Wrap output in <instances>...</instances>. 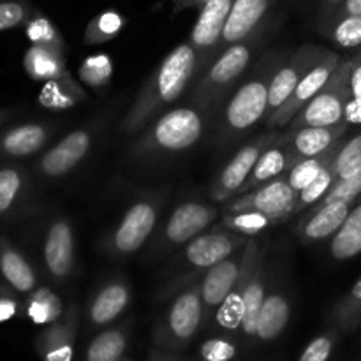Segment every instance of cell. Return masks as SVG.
Here are the masks:
<instances>
[{
    "label": "cell",
    "mask_w": 361,
    "mask_h": 361,
    "mask_svg": "<svg viewBox=\"0 0 361 361\" xmlns=\"http://www.w3.org/2000/svg\"><path fill=\"white\" fill-rule=\"evenodd\" d=\"M334 317L344 330H351L361 321V277L355 282L348 295L337 303Z\"/></svg>",
    "instance_id": "60d3db41"
},
{
    "label": "cell",
    "mask_w": 361,
    "mask_h": 361,
    "mask_svg": "<svg viewBox=\"0 0 361 361\" xmlns=\"http://www.w3.org/2000/svg\"><path fill=\"white\" fill-rule=\"evenodd\" d=\"M361 254V204L353 207L348 219L330 238V256L335 261H348Z\"/></svg>",
    "instance_id": "83f0119b"
},
{
    "label": "cell",
    "mask_w": 361,
    "mask_h": 361,
    "mask_svg": "<svg viewBox=\"0 0 361 361\" xmlns=\"http://www.w3.org/2000/svg\"><path fill=\"white\" fill-rule=\"evenodd\" d=\"M353 14H361V0H344V2H342L341 6L331 13V16L321 25V30H324L328 25L334 23V21L338 20V18L353 16Z\"/></svg>",
    "instance_id": "681fc988"
},
{
    "label": "cell",
    "mask_w": 361,
    "mask_h": 361,
    "mask_svg": "<svg viewBox=\"0 0 361 361\" xmlns=\"http://www.w3.org/2000/svg\"><path fill=\"white\" fill-rule=\"evenodd\" d=\"M324 51H326V48H321V46L303 44L300 48H296L293 53H289L288 59L281 63V67L275 73L274 80H271L270 95H268L267 118L270 115H274L291 97V94L298 87L300 81L303 80V76L319 62Z\"/></svg>",
    "instance_id": "4fadbf2b"
},
{
    "label": "cell",
    "mask_w": 361,
    "mask_h": 361,
    "mask_svg": "<svg viewBox=\"0 0 361 361\" xmlns=\"http://www.w3.org/2000/svg\"><path fill=\"white\" fill-rule=\"evenodd\" d=\"M323 32L341 48H361V14L338 18L334 23L328 25Z\"/></svg>",
    "instance_id": "d590c367"
},
{
    "label": "cell",
    "mask_w": 361,
    "mask_h": 361,
    "mask_svg": "<svg viewBox=\"0 0 361 361\" xmlns=\"http://www.w3.org/2000/svg\"><path fill=\"white\" fill-rule=\"evenodd\" d=\"M126 25V20L120 13L116 11H104V13L97 14V16L92 18V21L88 23L87 30L83 34L85 44L95 46L102 44V42H108L111 39H115L120 34V30Z\"/></svg>",
    "instance_id": "1f68e13d"
},
{
    "label": "cell",
    "mask_w": 361,
    "mask_h": 361,
    "mask_svg": "<svg viewBox=\"0 0 361 361\" xmlns=\"http://www.w3.org/2000/svg\"><path fill=\"white\" fill-rule=\"evenodd\" d=\"M162 208V197L148 196L130 204L116 228L104 240V250L109 256L126 257L145 245L157 226Z\"/></svg>",
    "instance_id": "52a82bcc"
},
{
    "label": "cell",
    "mask_w": 361,
    "mask_h": 361,
    "mask_svg": "<svg viewBox=\"0 0 361 361\" xmlns=\"http://www.w3.org/2000/svg\"><path fill=\"white\" fill-rule=\"evenodd\" d=\"M21 178L16 169H2L0 171V214L7 212L20 192Z\"/></svg>",
    "instance_id": "ee69618b"
},
{
    "label": "cell",
    "mask_w": 361,
    "mask_h": 361,
    "mask_svg": "<svg viewBox=\"0 0 361 361\" xmlns=\"http://www.w3.org/2000/svg\"><path fill=\"white\" fill-rule=\"evenodd\" d=\"M27 35L28 39H30L32 44L48 46V48L66 51V42H63L59 28H56L48 18L42 16V14H35V16L28 21Z\"/></svg>",
    "instance_id": "ab89813d"
},
{
    "label": "cell",
    "mask_w": 361,
    "mask_h": 361,
    "mask_svg": "<svg viewBox=\"0 0 361 361\" xmlns=\"http://www.w3.org/2000/svg\"><path fill=\"white\" fill-rule=\"evenodd\" d=\"M245 254L247 245L201 275L200 284L201 298H203V316L217 312L219 307L224 303L229 293L233 291L240 274H242L243 263H245Z\"/></svg>",
    "instance_id": "9a60e30c"
},
{
    "label": "cell",
    "mask_w": 361,
    "mask_h": 361,
    "mask_svg": "<svg viewBox=\"0 0 361 361\" xmlns=\"http://www.w3.org/2000/svg\"><path fill=\"white\" fill-rule=\"evenodd\" d=\"M349 95L361 101V51L351 56L349 66Z\"/></svg>",
    "instance_id": "c3c4849f"
},
{
    "label": "cell",
    "mask_w": 361,
    "mask_h": 361,
    "mask_svg": "<svg viewBox=\"0 0 361 361\" xmlns=\"http://www.w3.org/2000/svg\"><path fill=\"white\" fill-rule=\"evenodd\" d=\"M360 196H361V171L356 173V175L351 176V178L337 180V182L330 187L326 196H324L319 203L314 204L312 208H321L328 203H335V201H344V203L355 204V201L358 200Z\"/></svg>",
    "instance_id": "7bdbcfd3"
},
{
    "label": "cell",
    "mask_w": 361,
    "mask_h": 361,
    "mask_svg": "<svg viewBox=\"0 0 361 361\" xmlns=\"http://www.w3.org/2000/svg\"><path fill=\"white\" fill-rule=\"evenodd\" d=\"M44 263L49 275L56 281H66L76 267V243L73 226L66 219L51 222L44 242Z\"/></svg>",
    "instance_id": "ac0fdd59"
},
{
    "label": "cell",
    "mask_w": 361,
    "mask_h": 361,
    "mask_svg": "<svg viewBox=\"0 0 361 361\" xmlns=\"http://www.w3.org/2000/svg\"><path fill=\"white\" fill-rule=\"evenodd\" d=\"M349 66L351 59H342L323 88L303 106L286 130L303 127H331L344 122L345 101L349 97Z\"/></svg>",
    "instance_id": "8992f818"
},
{
    "label": "cell",
    "mask_w": 361,
    "mask_h": 361,
    "mask_svg": "<svg viewBox=\"0 0 361 361\" xmlns=\"http://www.w3.org/2000/svg\"><path fill=\"white\" fill-rule=\"evenodd\" d=\"M201 319H203L201 284L200 281H194L176 293L166 314V331L176 341L187 342L200 330Z\"/></svg>",
    "instance_id": "e0dca14e"
},
{
    "label": "cell",
    "mask_w": 361,
    "mask_h": 361,
    "mask_svg": "<svg viewBox=\"0 0 361 361\" xmlns=\"http://www.w3.org/2000/svg\"><path fill=\"white\" fill-rule=\"evenodd\" d=\"M342 141H338L335 147H331L330 150L324 152V154L316 155V157L302 159V161L296 162V164L286 173V180H288L289 185H291L296 192L305 189L312 180H316L317 176H319V173L323 171L328 164H331V161H334V157L337 155V150L342 145Z\"/></svg>",
    "instance_id": "f546056e"
},
{
    "label": "cell",
    "mask_w": 361,
    "mask_h": 361,
    "mask_svg": "<svg viewBox=\"0 0 361 361\" xmlns=\"http://www.w3.org/2000/svg\"><path fill=\"white\" fill-rule=\"evenodd\" d=\"M331 169H334L335 182L351 178L361 171V133L353 136L351 140L342 141L337 155L331 161Z\"/></svg>",
    "instance_id": "d6a6232c"
},
{
    "label": "cell",
    "mask_w": 361,
    "mask_h": 361,
    "mask_svg": "<svg viewBox=\"0 0 361 361\" xmlns=\"http://www.w3.org/2000/svg\"><path fill=\"white\" fill-rule=\"evenodd\" d=\"M331 349H334V338L328 335H321L307 345L300 361H328Z\"/></svg>",
    "instance_id": "bcb514c9"
},
{
    "label": "cell",
    "mask_w": 361,
    "mask_h": 361,
    "mask_svg": "<svg viewBox=\"0 0 361 361\" xmlns=\"http://www.w3.org/2000/svg\"><path fill=\"white\" fill-rule=\"evenodd\" d=\"M94 134L90 129H76L42 155L39 168L49 178H60L76 169L90 154Z\"/></svg>",
    "instance_id": "2e32d148"
},
{
    "label": "cell",
    "mask_w": 361,
    "mask_h": 361,
    "mask_svg": "<svg viewBox=\"0 0 361 361\" xmlns=\"http://www.w3.org/2000/svg\"><path fill=\"white\" fill-rule=\"evenodd\" d=\"M113 76V62L108 55L99 53V55L87 56L80 66V80L81 83L88 85L92 88H102L109 83Z\"/></svg>",
    "instance_id": "74e56055"
},
{
    "label": "cell",
    "mask_w": 361,
    "mask_h": 361,
    "mask_svg": "<svg viewBox=\"0 0 361 361\" xmlns=\"http://www.w3.org/2000/svg\"><path fill=\"white\" fill-rule=\"evenodd\" d=\"M348 129V123L331 127H303L298 130H286L284 134H281V140L293 157L302 161L330 150L338 141L344 140Z\"/></svg>",
    "instance_id": "d6986e66"
},
{
    "label": "cell",
    "mask_w": 361,
    "mask_h": 361,
    "mask_svg": "<svg viewBox=\"0 0 361 361\" xmlns=\"http://www.w3.org/2000/svg\"><path fill=\"white\" fill-rule=\"evenodd\" d=\"M46 140H48L46 127L37 126V123H27V126L16 127L7 133L2 140V148L9 155L25 157V155L35 154Z\"/></svg>",
    "instance_id": "f1b7e54d"
},
{
    "label": "cell",
    "mask_w": 361,
    "mask_h": 361,
    "mask_svg": "<svg viewBox=\"0 0 361 361\" xmlns=\"http://www.w3.org/2000/svg\"><path fill=\"white\" fill-rule=\"evenodd\" d=\"M126 351V335L120 330L102 331L92 341L87 351L88 361H118Z\"/></svg>",
    "instance_id": "e575fe53"
},
{
    "label": "cell",
    "mask_w": 361,
    "mask_h": 361,
    "mask_svg": "<svg viewBox=\"0 0 361 361\" xmlns=\"http://www.w3.org/2000/svg\"><path fill=\"white\" fill-rule=\"evenodd\" d=\"M351 210L353 203H344V201H335L321 208L307 210L298 224L300 242L303 245H316L324 240H330L341 229Z\"/></svg>",
    "instance_id": "ffe728a7"
},
{
    "label": "cell",
    "mask_w": 361,
    "mask_h": 361,
    "mask_svg": "<svg viewBox=\"0 0 361 361\" xmlns=\"http://www.w3.org/2000/svg\"><path fill=\"white\" fill-rule=\"evenodd\" d=\"M66 51L48 48V46L32 44L25 56V69L34 80L51 81L69 78L71 73L66 69Z\"/></svg>",
    "instance_id": "484cf974"
},
{
    "label": "cell",
    "mask_w": 361,
    "mask_h": 361,
    "mask_svg": "<svg viewBox=\"0 0 361 361\" xmlns=\"http://www.w3.org/2000/svg\"><path fill=\"white\" fill-rule=\"evenodd\" d=\"M288 55L286 49H270L257 60L252 73L247 74L245 80L242 78V85L235 88L222 111L219 123L221 137L240 136L264 122L271 80Z\"/></svg>",
    "instance_id": "7a4b0ae2"
},
{
    "label": "cell",
    "mask_w": 361,
    "mask_h": 361,
    "mask_svg": "<svg viewBox=\"0 0 361 361\" xmlns=\"http://www.w3.org/2000/svg\"><path fill=\"white\" fill-rule=\"evenodd\" d=\"M275 137H277L275 133L257 136L256 140L247 143L245 147H242L233 155L231 161L221 169V173H219L217 178L214 180L210 187V200L214 203H226V201L238 196V190L247 182L259 155L274 143Z\"/></svg>",
    "instance_id": "8fae6325"
},
{
    "label": "cell",
    "mask_w": 361,
    "mask_h": 361,
    "mask_svg": "<svg viewBox=\"0 0 361 361\" xmlns=\"http://www.w3.org/2000/svg\"><path fill=\"white\" fill-rule=\"evenodd\" d=\"M257 37L236 42L226 48L203 71L197 83L190 90V104L203 113H212L224 102L231 88L245 76L256 51Z\"/></svg>",
    "instance_id": "5b68a950"
},
{
    "label": "cell",
    "mask_w": 361,
    "mask_h": 361,
    "mask_svg": "<svg viewBox=\"0 0 361 361\" xmlns=\"http://www.w3.org/2000/svg\"><path fill=\"white\" fill-rule=\"evenodd\" d=\"M296 162L298 161H296V159L291 155V152L286 148V145L282 143L281 136H277L274 143H271L270 147L259 155L256 166H254V169L250 171L249 178H247V182L243 183L242 189L238 190V196L250 192V190L256 189V187L263 185V183L271 182V180L279 178V176L286 175V173L296 164Z\"/></svg>",
    "instance_id": "44dd1931"
},
{
    "label": "cell",
    "mask_w": 361,
    "mask_h": 361,
    "mask_svg": "<svg viewBox=\"0 0 361 361\" xmlns=\"http://www.w3.org/2000/svg\"><path fill=\"white\" fill-rule=\"evenodd\" d=\"M344 0H321V13H319V27L331 16L335 9H337Z\"/></svg>",
    "instance_id": "f5cc1de1"
},
{
    "label": "cell",
    "mask_w": 361,
    "mask_h": 361,
    "mask_svg": "<svg viewBox=\"0 0 361 361\" xmlns=\"http://www.w3.org/2000/svg\"><path fill=\"white\" fill-rule=\"evenodd\" d=\"M130 302V288L123 279H115L99 289L90 303V321L94 324H108L115 321Z\"/></svg>",
    "instance_id": "cb8c5ba5"
},
{
    "label": "cell",
    "mask_w": 361,
    "mask_h": 361,
    "mask_svg": "<svg viewBox=\"0 0 361 361\" xmlns=\"http://www.w3.org/2000/svg\"><path fill=\"white\" fill-rule=\"evenodd\" d=\"M298 192L286 180V175L256 187L250 192L236 196L224 204V212H257L267 215L274 224L293 217Z\"/></svg>",
    "instance_id": "ba28073f"
},
{
    "label": "cell",
    "mask_w": 361,
    "mask_h": 361,
    "mask_svg": "<svg viewBox=\"0 0 361 361\" xmlns=\"http://www.w3.org/2000/svg\"><path fill=\"white\" fill-rule=\"evenodd\" d=\"M0 270L6 281L13 286L16 291L28 293L35 286V275L30 264L23 259L16 250L6 249L0 254Z\"/></svg>",
    "instance_id": "4dcf8cb0"
},
{
    "label": "cell",
    "mask_w": 361,
    "mask_h": 361,
    "mask_svg": "<svg viewBox=\"0 0 361 361\" xmlns=\"http://www.w3.org/2000/svg\"><path fill=\"white\" fill-rule=\"evenodd\" d=\"M39 102L53 111H66L81 102H87V94L83 87L74 81L73 76H69L63 80L44 81V87L39 94Z\"/></svg>",
    "instance_id": "4316f807"
},
{
    "label": "cell",
    "mask_w": 361,
    "mask_h": 361,
    "mask_svg": "<svg viewBox=\"0 0 361 361\" xmlns=\"http://www.w3.org/2000/svg\"><path fill=\"white\" fill-rule=\"evenodd\" d=\"M291 317V303L281 289L267 291L259 317H257L256 337L261 341H274L286 330Z\"/></svg>",
    "instance_id": "d4e9b609"
},
{
    "label": "cell",
    "mask_w": 361,
    "mask_h": 361,
    "mask_svg": "<svg viewBox=\"0 0 361 361\" xmlns=\"http://www.w3.org/2000/svg\"><path fill=\"white\" fill-rule=\"evenodd\" d=\"M219 214L221 212L215 204L200 203V201H185L178 204L159 235L157 250L166 252L187 245L190 240L212 228L219 219Z\"/></svg>",
    "instance_id": "9c48e42d"
},
{
    "label": "cell",
    "mask_w": 361,
    "mask_h": 361,
    "mask_svg": "<svg viewBox=\"0 0 361 361\" xmlns=\"http://www.w3.org/2000/svg\"><path fill=\"white\" fill-rule=\"evenodd\" d=\"M27 18V9L20 2L0 4V30L14 28Z\"/></svg>",
    "instance_id": "7dc6e473"
},
{
    "label": "cell",
    "mask_w": 361,
    "mask_h": 361,
    "mask_svg": "<svg viewBox=\"0 0 361 361\" xmlns=\"http://www.w3.org/2000/svg\"><path fill=\"white\" fill-rule=\"evenodd\" d=\"M16 312V305L11 300H0V323L11 319Z\"/></svg>",
    "instance_id": "db71d44e"
},
{
    "label": "cell",
    "mask_w": 361,
    "mask_h": 361,
    "mask_svg": "<svg viewBox=\"0 0 361 361\" xmlns=\"http://www.w3.org/2000/svg\"><path fill=\"white\" fill-rule=\"evenodd\" d=\"M335 183V175L334 169H331V164H328L323 171L319 173L316 180L309 183L303 190H300L298 197H296L295 210H293V215H298L302 212H307L309 208H312L314 204L319 203L326 192L330 190V187Z\"/></svg>",
    "instance_id": "8d00e7d4"
},
{
    "label": "cell",
    "mask_w": 361,
    "mask_h": 361,
    "mask_svg": "<svg viewBox=\"0 0 361 361\" xmlns=\"http://www.w3.org/2000/svg\"><path fill=\"white\" fill-rule=\"evenodd\" d=\"M235 2L236 0H208L201 7L189 37L197 53V74L203 73L217 56L222 30Z\"/></svg>",
    "instance_id": "7c38bea8"
},
{
    "label": "cell",
    "mask_w": 361,
    "mask_h": 361,
    "mask_svg": "<svg viewBox=\"0 0 361 361\" xmlns=\"http://www.w3.org/2000/svg\"><path fill=\"white\" fill-rule=\"evenodd\" d=\"M204 133V113L196 106H180L162 113L143 129L133 154L140 159H159L180 154L200 143Z\"/></svg>",
    "instance_id": "277c9868"
},
{
    "label": "cell",
    "mask_w": 361,
    "mask_h": 361,
    "mask_svg": "<svg viewBox=\"0 0 361 361\" xmlns=\"http://www.w3.org/2000/svg\"><path fill=\"white\" fill-rule=\"evenodd\" d=\"M62 314V302L59 296L49 289H37L28 303V316L34 323H51Z\"/></svg>",
    "instance_id": "f35d334b"
},
{
    "label": "cell",
    "mask_w": 361,
    "mask_h": 361,
    "mask_svg": "<svg viewBox=\"0 0 361 361\" xmlns=\"http://www.w3.org/2000/svg\"><path fill=\"white\" fill-rule=\"evenodd\" d=\"M268 286V270H267V249L261 247L254 259L252 270H250L249 282H247L245 295H243V321L242 330L249 337H256L257 317H259L261 307H263L264 296H267Z\"/></svg>",
    "instance_id": "603a6c76"
},
{
    "label": "cell",
    "mask_w": 361,
    "mask_h": 361,
    "mask_svg": "<svg viewBox=\"0 0 361 361\" xmlns=\"http://www.w3.org/2000/svg\"><path fill=\"white\" fill-rule=\"evenodd\" d=\"M194 76H197V53L187 41L175 46L152 71L136 101L123 116L120 133L130 136L150 126L166 106L185 94Z\"/></svg>",
    "instance_id": "6da1fadb"
},
{
    "label": "cell",
    "mask_w": 361,
    "mask_h": 361,
    "mask_svg": "<svg viewBox=\"0 0 361 361\" xmlns=\"http://www.w3.org/2000/svg\"><path fill=\"white\" fill-rule=\"evenodd\" d=\"M344 122L351 126H361V101L349 95L344 108Z\"/></svg>",
    "instance_id": "f907efd6"
},
{
    "label": "cell",
    "mask_w": 361,
    "mask_h": 361,
    "mask_svg": "<svg viewBox=\"0 0 361 361\" xmlns=\"http://www.w3.org/2000/svg\"><path fill=\"white\" fill-rule=\"evenodd\" d=\"M277 0H236L222 30L217 55L236 42L259 35Z\"/></svg>",
    "instance_id": "5bb4252c"
},
{
    "label": "cell",
    "mask_w": 361,
    "mask_h": 361,
    "mask_svg": "<svg viewBox=\"0 0 361 361\" xmlns=\"http://www.w3.org/2000/svg\"><path fill=\"white\" fill-rule=\"evenodd\" d=\"M74 328V314L67 319V323L59 324L51 330L49 341V351L46 353L44 361H71L73 360V345H71V335Z\"/></svg>",
    "instance_id": "b9f144b4"
},
{
    "label": "cell",
    "mask_w": 361,
    "mask_h": 361,
    "mask_svg": "<svg viewBox=\"0 0 361 361\" xmlns=\"http://www.w3.org/2000/svg\"><path fill=\"white\" fill-rule=\"evenodd\" d=\"M342 56L337 51H331L326 49L324 55L321 56L319 62L309 71V73L303 76V80L300 81L298 87L295 88V92L291 94V97L274 113V115L268 116L264 120V126L268 130H277V129H286L289 126L293 118L298 115L300 109L321 90V88L326 85V81L330 80V76L334 74V71L337 69V66L341 63Z\"/></svg>",
    "instance_id": "30bf717a"
},
{
    "label": "cell",
    "mask_w": 361,
    "mask_h": 361,
    "mask_svg": "<svg viewBox=\"0 0 361 361\" xmlns=\"http://www.w3.org/2000/svg\"><path fill=\"white\" fill-rule=\"evenodd\" d=\"M207 2L208 0H173V14H178L187 9L201 11V7Z\"/></svg>",
    "instance_id": "816d5d0a"
},
{
    "label": "cell",
    "mask_w": 361,
    "mask_h": 361,
    "mask_svg": "<svg viewBox=\"0 0 361 361\" xmlns=\"http://www.w3.org/2000/svg\"><path fill=\"white\" fill-rule=\"evenodd\" d=\"M221 224L231 231L249 236V238H256L268 228L275 226L274 221L257 212H224Z\"/></svg>",
    "instance_id": "836d02e7"
},
{
    "label": "cell",
    "mask_w": 361,
    "mask_h": 361,
    "mask_svg": "<svg viewBox=\"0 0 361 361\" xmlns=\"http://www.w3.org/2000/svg\"><path fill=\"white\" fill-rule=\"evenodd\" d=\"M249 236L231 231L222 224H215L190 240L183 250L173 261L175 275L166 284L164 296L176 295L194 281H200L201 275L226 257L233 256L247 245Z\"/></svg>",
    "instance_id": "3957f363"
},
{
    "label": "cell",
    "mask_w": 361,
    "mask_h": 361,
    "mask_svg": "<svg viewBox=\"0 0 361 361\" xmlns=\"http://www.w3.org/2000/svg\"><path fill=\"white\" fill-rule=\"evenodd\" d=\"M261 245L256 238H250L247 243V254H245V263H243L242 274H240L238 281H236L235 288L229 293L228 298L224 300L219 310L215 312V319L226 330H238L242 328L243 321V312H245V307H243V295H245L247 282H249L250 270H252L254 259H256L257 252H259Z\"/></svg>",
    "instance_id": "7402d4cb"
},
{
    "label": "cell",
    "mask_w": 361,
    "mask_h": 361,
    "mask_svg": "<svg viewBox=\"0 0 361 361\" xmlns=\"http://www.w3.org/2000/svg\"><path fill=\"white\" fill-rule=\"evenodd\" d=\"M236 355V348L224 338H210L201 348L204 361H231Z\"/></svg>",
    "instance_id": "f6af8a7d"
}]
</instances>
